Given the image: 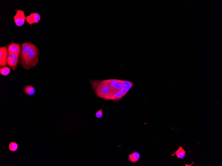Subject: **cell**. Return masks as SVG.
Instances as JSON below:
<instances>
[{"mask_svg": "<svg viewBox=\"0 0 222 166\" xmlns=\"http://www.w3.org/2000/svg\"><path fill=\"white\" fill-rule=\"evenodd\" d=\"M141 155L137 152H134L130 153L128 156V160L132 163H137L140 159Z\"/></svg>", "mask_w": 222, "mask_h": 166, "instance_id": "8fae6325", "label": "cell"}, {"mask_svg": "<svg viewBox=\"0 0 222 166\" xmlns=\"http://www.w3.org/2000/svg\"><path fill=\"white\" fill-rule=\"evenodd\" d=\"M10 68L7 67H5L1 68L0 73L3 76H6L10 72Z\"/></svg>", "mask_w": 222, "mask_h": 166, "instance_id": "e0dca14e", "label": "cell"}, {"mask_svg": "<svg viewBox=\"0 0 222 166\" xmlns=\"http://www.w3.org/2000/svg\"><path fill=\"white\" fill-rule=\"evenodd\" d=\"M16 14L13 18L15 24L17 26L21 27L24 25L26 20L24 11L20 9H16Z\"/></svg>", "mask_w": 222, "mask_h": 166, "instance_id": "5b68a950", "label": "cell"}, {"mask_svg": "<svg viewBox=\"0 0 222 166\" xmlns=\"http://www.w3.org/2000/svg\"><path fill=\"white\" fill-rule=\"evenodd\" d=\"M104 80L109 85V86H110L111 90V88L113 87H114L116 84L120 80L117 79H110Z\"/></svg>", "mask_w": 222, "mask_h": 166, "instance_id": "9a60e30c", "label": "cell"}, {"mask_svg": "<svg viewBox=\"0 0 222 166\" xmlns=\"http://www.w3.org/2000/svg\"><path fill=\"white\" fill-rule=\"evenodd\" d=\"M103 107L102 109L99 110L98 111L96 112V117L98 118H100L102 117L103 115Z\"/></svg>", "mask_w": 222, "mask_h": 166, "instance_id": "ac0fdd59", "label": "cell"}, {"mask_svg": "<svg viewBox=\"0 0 222 166\" xmlns=\"http://www.w3.org/2000/svg\"><path fill=\"white\" fill-rule=\"evenodd\" d=\"M134 85V83L133 82L128 81H122V88L128 92Z\"/></svg>", "mask_w": 222, "mask_h": 166, "instance_id": "4fadbf2b", "label": "cell"}, {"mask_svg": "<svg viewBox=\"0 0 222 166\" xmlns=\"http://www.w3.org/2000/svg\"><path fill=\"white\" fill-rule=\"evenodd\" d=\"M9 147L10 151L14 152H16L17 150L18 145L16 142H11L10 143Z\"/></svg>", "mask_w": 222, "mask_h": 166, "instance_id": "2e32d148", "label": "cell"}, {"mask_svg": "<svg viewBox=\"0 0 222 166\" xmlns=\"http://www.w3.org/2000/svg\"><path fill=\"white\" fill-rule=\"evenodd\" d=\"M90 83L97 96L104 99L107 97L110 93L111 88L104 80H92Z\"/></svg>", "mask_w": 222, "mask_h": 166, "instance_id": "7a4b0ae2", "label": "cell"}, {"mask_svg": "<svg viewBox=\"0 0 222 166\" xmlns=\"http://www.w3.org/2000/svg\"><path fill=\"white\" fill-rule=\"evenodd\" d=\"M21 44L15 43L13 41L8 45L9 53H14L19 56L21 51Z\"/></svg>", "mask_w": 222, "mask_h": 166, "instance_id": "ba28073f", "label": "cell"}, {"mask_svg": "<svg viewBox=\"0 0 222 166\" xmlns=\"http://www.w3.org/2000/svg\"><path fill=\"white\" fill-rule=\"evenodd\" d=\"M24 93L28 96H32L36 92V90L34 87L31 85H26L23 88Z\"/></svg>", "mask_w": 222, "mask_h": 166, "instance_id": "7c38bea8", "label": "cell"}, {"mask_svg": "<svg viewBox=\"0 0 222 166\" xmlns=\"http://www.w3.org/2000/svg\"><path fill=\"white\" fill-rule=\"evenodd\" d=\"M19 56L14 53H9L8 57L7 64L9 67L13 71L16 69L19 64Z\"/></svg>", "mask_w": 222, "mask_h": 166, "instance_id": "8992f818", "label": "cell"}, {"mask_svg": "<svg viewBox=\"0 0 222 166\" xmlns=\"http://www.w3.org/2000/svg\"><path fill=\"white\" fill-rule=\"evenodd\" d=\"M182 146H179V148L176 151L173 152L174 154H172V156L176 155L177 157V159H181L184 161V157L185 156L186 153L190 152H191L186 151V150L183 148Z\"/></svg>", "mask_w": 222, "mask_h": 166, "instance_id": "9c48e42d", "label": "cell"}, {"mask_svg": "<svg viewBox=\"0 0 222 166\" xmlns=\"http://www.w3.org/2000/svg\"><path fill=\"white\" fill-rule=\"evenodd\" d=\"M33 43L30 42H25L21 45V51L19 55V61L21 66L24 63L27 54L32 47Z\"/></svg>", "mask_w": 222, "mask_h": 166, "instance_id": "3957f363", "label": "cell"}, {"mask_svg": "<svg viewBox=\"0 0 222 166\" xmlns=\"http://www.w3.org/2000/svg\"><path fill=\"white\" fill-rule=\"evenodd\" d=\"M40 52L37 46L33 44L27 54L22 67L27 70L36 67L39 63Z\"/></svg>", "mask_w": 222, "mask_h": 166, "instance_id": "6da1fadb", "label": "cell"}, {"mask_svg": "<svg viewBox=\"0 0 222 166\" xmlns=\"http://www.w3.org/2000/svg\"><path fill=\"white\" fill-rule=\"evenodd\" d=\"M122 80H120L111 89L110 93H109L108 96L106 98H105L104 99H105L107 98L110 97V96L114 95L116 92H117L119 91H120L121 90L122 88Z\"/></svg>", "mask_w": 222, "mask_h": 166, "instance_id": "30bf717a", "label": "cell"}, {"mask_svg": "<svg viewBox=\"0 0 222 166\" xmlns=\"http://www.w3.org/2000/svg\"><path fill=\"white\" fill-rule=\"evenodd\" d=\"M120 91L121 92L123 97L126 95L128 92L127 91L123 89L122 88L121 90Z\"/></svg>", "mask_w": 222, "mask_h": 166, "instance_id": "d6986e66", "label": "cell"}, {"mask_svg": "<svg viewBox=\"0 0 222 166\" xmlns=\"http://www.w3.org/2000/svg\"><path fill=\"white\" fill-rule=\"evenodd\" d=\"M121 92L120 91H119L116 92L115 95H113L110 97L105 99V100H111L114 102H116L119 101V100L123 98Z\"/></svg>", "mask_w": 222, "mask_h": 166, "instance_id": "5bb4252c", "label": "cell"}, {"mask_svg": "<svg viewBox=\"0 0 222 166\" xmlns=\"http://www.w3.org/2000/svg\"><path fill=\"white\" fill-rule=\"evenodd\" d=\"M40 19V14L37 13H33L26 17V21L29 25L31 26L33 24L38 23Z\"/></svg>", "mask_w": 222, "mask_h": 166, "instance_id": "52a82bcc", "label": "cell"}, {"mask_svg": "<svg viewBox=\"0 0 222 166\" xmlns=\"http://www.w3.org/2000/svg\"><path fill=\"white\" fill-rule=\"evenodd\" d=\"M8 46H4L0 48V66L1 68L7 67L9 56Z\"/></svg>", "mask_w": 222, "mask_h": 166, "instance_id": "277c9868", "label": "cell"}]
</instances>
